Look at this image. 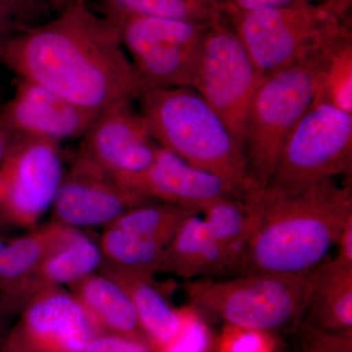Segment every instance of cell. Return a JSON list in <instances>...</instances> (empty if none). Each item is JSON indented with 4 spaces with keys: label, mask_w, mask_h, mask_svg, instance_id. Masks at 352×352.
Listing matches in <instances>:
<instances>
[{
    "label": "cell",
    "mask_w": 352,
    "mask_h": 352,
    "mask_svg": "<svg viewBox=\"0 0 352 352\" xmlns=\"http://www.w3.org/2000/svg\"><path fill=\"white\" fill-rule=\"evenodd\" d=\"M0 59L20 78L90 112L138 100L144 92L118 28L87 0H78L47 22L21 30L6 41Z\"/></svg>",
    "instance_id": "cell-1"
},
{
    "label": "cell",
    "mask_w": 352,
    "mask_h": 352,
    "mask_svg": "<svg viewBox=\"0 0 352 352\" xmlns=\"http://www.w3.org/2000/svg\"><path fill=\"white\" fill-rule=\"evenodd\" d=\"M251 232L240 274L298 275L320 264L352 217L351 185L322 180L296 194L251 185L242 197Z\"/></svg>",
    "instance_id": "cell-2"
},
{
    "label": "cell",
    "mask_w": 352,
    "mask_h": 352,
    "mask_svg": "<svg viewBox=\"0 0 352 352\" xmlns=\"http://www.w3.org/2000/svg\"><path fill=\"white\" fill-rule=\"evenodd\" d=\"M138 100L139 113L160 147L217 176L242 199L252 185L245 151L193 87L147 89Z\"/></svg>",
    "instance_id": "cell-3"
},
{
    "label": "cell",
    "mask_w": 352,
    "mask_h": 352,
    "mask_svg": "<svg viewBox=\"0 0 352 352\" xmlns=\"http://www.w3.org/2000/svg\"><path fill=\"white\" fill-rule=\"evenodd\" d=\"M339 38L320 52L264 76L259 83L250 109L245 147L254 186L265 187L270 182L285 141L316 97L329 53Z\"/></svg>",
    "instance_id": "cell-4"
},
{
    "label": "cell",
    "mask_w": 352,
    "mask_h": 352,
    "mask_svg": "<svg viewBox=\"0 0 352 352\" xmlns=\"http://www.w3.org/2000/svg\"><path fill=\"white\" fill-rule=\"evenodd\" d=\"M307 272L298 275L245 273L229 280L189 281L185 293L197 314L226 325L270 333L298 325L305 312Z\"/></svg>",
    "instance_id": "cell-5"
},
{
    "label": "cell",
    "mask_w": 352,
    "mask_h": 352,
    "mask_svg": "<svg viewBox=\"0 0 352 352\" xmlns=\"http://www.w3.org/2000/svg\"><path fill=\"white\" fill-rule=\"evenodd\" d=\"M340 3L312 2L280 8L236 9L233 31L261 78L316 54L349 32L340 24Z\"/></svg>",
    "instance_id": "cell-6"
},
{
    "label": "cell",
    "mask_w": 352,
    "mask_h": 352,
    "mask_svg": "<svg viewBox=\"0 0 352 352\" xmlns=\"http://www.w3.org/2000/svg\"><path fill=\"white\" fill-rule=\"evenodd\" d=\"M352 113L315 97L285 141L265 187L296 194L315 183L351 175Z\"/></svg>",
    "instance_id": "cell-7"
},
{
    "label": "cell",
    "mask_w": 352,
    "mask_h": 352,
    "mask_svg": "<svg viewBox=\"0 0 352 352\" xmlns=\"http://www.w3.org/2000/svg\"><path fill=\"white\" fill-rule=\"evenodd\" d=\"M110 21L118 28L144 91L194 87L204 43L212 25L138 16Z\"/></svg>",
    "instance_id": "cell-8"
},
{
    "label": "cell",
    "mask_w": 352,
    "mask_h": 352,
    "mask_svg": "<svg viewBox=\"0 0 352 352\" xmlns=\"http://www.w3.org/2000/svg\"><path fill=\"white\" fill-rule=\"evenodd\" d=\"M261 80L235 32L219 23L210 25L193 88L223 120L244 151L250 109Z\"/></svg>",
    "instance_id": "cell-9"
},
{
    "label": "cell",
    "mask_w": 352,
    "mask_h": 352,
    "mask_svg": "<svg viewBox=\"0 0 352 352\" xmlns=\"http://www.w3.org/2000/svg\"><path fill=\"white\" fill-rule=\"evenodd\" d=\"M64 173L60 143L21 139L0 162V222L36 227L52 207Z\"/></svg>",
    "instance_id": "cell-10"
},
{
    "label": "cell",
    "mask_w": 352,
    "mask_h": 352,
    "mask_svg": "<svg viewBox=\"0 0 352 352\" xmlns=\"http://www.w3.org/2000/svg\"><path fill=\"white\" fill-rule=\"evenodd\" d=\"M152 199L122 186L98 166L76 153L52 204V220L69 228L113 223L131 208Z\"/></svg>",
    "instance_id": "cell-11"
},
{
    "label": "cell",
    "mask_w": 352,
    "mask_h": 352,
    "mask_svg": "<svg viewBox=\"0 0 352 352\" xmlns=\"http://www.w3.org/2000/svg\"><path fill=\"white\" fill-rule=\"evenodd\" d=\"M21 310L4 352H85L96 336L85 308L64 288L36 294Z\"/></svg>",
    "instance_id": "cell-12"
},
{
    "label": "cell",
    "mask_w": 352,
    "mask_h": 352,
    "mask_svg": "<svg viewBox=\"0 0 352 352\" xmlns=\"http://www.w3.org/2000/svg\"><path fill=\"white\" fill-rule=\"evenodd\" d=\"M80 139L78 153L122 186L154 163L160 148L131 100L99 113Z\"/></svg>",
    "instance_id": "cell-13"
},
{
    "label": "cell",
    "mask_w": 352,
    "mask_h": 352,
    "mask_svg": "<svg viewBox=\"0 0 352 352\" xmlns=\"http://www.w3.org/2000/svg\"><path fill=\"white\" fill-rule=\"evenodd\" d=\"M98 115L38 83L20 78L12 98L0 113V124L19 138L60 143L82 138Z\"/></svg>",
    "instance_id": "cell-14"
},
{
    "label": "cell",
    "mask_w": 352,
    "mask_h": 352,
    "mask_svg": "<svg viewBox=\"0 0 352 352\" xmlns=\"http://www.w3.org/2000/svg\"><path fill=\"white\" fill-rule=\"evenodd\" d=\"M124 187L152 200L198 212L222 197L238 198L233 189L217 176L194 168L161 147L154 163L131 178Z\"/></svg>",
    "instance_id": "cell-15"
},
{
    "label": "cell",
    "mask_w": 352,
    "mask_h": 352,
    "mask_svg": "<svg viewBox=\"0 0 352 352\" xmlns=\"http://www.w3.org/2000/svg\"><path fill=\"white\" fill-rule=\"evenodd\" d=\"M307 322L325 332L352 336V264L323 261L307 272Z\"/></svg>",
    "instance_id": "cell-16"
},
{
    "label": "cell",
    "mask_w": 352,
    "mask_h": 352,
    "mask_svg": "<svg viewBox=\"0 0 352 352\" xmlns=\"http://www.w3.org/2000/svg\"><path fill=\"white\" fill-rule=\"evenodd\" d=\"M231 272H238L237 261L217 243L204 219L196 214L184 222L166 245L160 273L195 280Z\"/></svg>",
    "instance_id": "cell-17"
},
{
    "label": "cell",
    "mask_w": 352,
    "mask_h": 352,
    "mask_svg": "<svg viewBox=\"0 0 352 352\" xmlns=\"http://www.w3.org/2000/svg\"><path fill=\"white\" fill-rule=\"evenodd\" d=\"M103 258L99 244L78 233L71 242L53 252L18 289L3 308L21 310L32 296L53 288H63L98 272Z\"/></svg>",
    "instance_id": "cell-18"
},
{
    "label": "cell",
    "mask_w": 352,
    "mask_h": 352,
    "mask_svg": "<svg viewBox=\"0 0 352 352\" xmlns=\"http://www.w3.org/2000/svg\"><path fill=\"white\" fill-rule=\"evenodd\" d=\"M80 231L51 220L24 236L6 241L0 254V309L53 252L71 242Z\"/></svg>",
    "instance_id": "cell-19"
},
{
    "label": "cell",
    "mask_w": 352,
    "mask_h": 352,
    "mask_svg": "<svg viewBox=\"0 0 352 352\" xmlns=\"http://www.w3.org/2000/svg\"><path fill=\"white\" fill-rule=\"evenodd\" d=\"M69 289L85 308L95 327L148 342L131 296L113 278L98 271L71 285Z\"/></svg>",
    "instance_id": "cell-20"
},
{
    "label": "cell",
    "mask_w": 352,
    "mask_h": 352,
    "mask_svg": "<svg viewBox=\"0 0 352 352\" xmlns=\"http://www.w3.org/2000/svg\"><path fill=\"white\" fill-rule=\"evenodd\" d=\"M98 271L113 278L131 296L140 327L151 347L164 346L175 339L182 327L184 308L178 310L171 307L154 276L113 270L103 266Z\"/></svg>",
    "instance_id": "cell-21"
},
{
    "label": "cell",
    "mask_w": 352,
    "mask_h": 352,
    "mask_svg": "<svg viewBox=\"0 0 352 352\" xmlns=\"http://www.w3.org/2000/svg\"><path fill=\"white\" fill-rule=\"evenodd\" d=\"M96 12L108 19L155 17L189 21L204 25L219 23L215 0H90Z\"/></svg>",
    "instance_id": "cell-22"
},
{
    "label": "cell",
    "mask_w": 352,
    "mask_h": 352,
    "mask_svg": "<svg viewBox=\"0 0 352 352\" xmlns=\"http://www.w3.org/2000/svg\"><path fill=\"white\" fill-rule=\"evenodd\" d=\"M99 247L103 267L145 276L161 272L166 248L120 227H105Z\"/></svg>",
    "instance_id": "cell-23"
},
{
    "label": "cell",
    "mask_w": 352,
    "mask_h": 352,
    "mask_svg": "<svg viewBox=\"0 0 352 352\" xmlns=\"http://www.w3.org/2000/svg\"><path fill=\"white\" fill-rule=\"evenodd\" d=\"M199 212L190 208L150 201L127 210L111 226L120 227L166 248L184 222Z\"/></svg>",
    "instance_id": "cell-24"
},
{
    "label": "cell",
    "mask_w": 352,
    "mask_h": 352,
    "mask_svg": "<svg viewBox=\"0 0 352 352\" xmlns=\"http://www.w3.org/2000/svg\"><path fill=\"white\" fill-rule=\"evenodd\" d=\"M206 226L217 243L238 263L251 232V221L242 199L235 196L222 197L201 210Z\"/></svg>",
    "instance_id": "cell-25"
},
{
    "label": "cell",
    "mask_w": 352,
    "mask_h": 352,
    "mask_svg": "<svg viewBox=\"0 0 352 352\" xmlns=\"http://www.w3.org/2000/svg\"><path fill=\"white\" fill-rule=\"evenodd\" d=\"M317 98L352 113V39L351 32L340 36L329 53Z\"/></svg>",
    "instance_id": "cell-26"
},
{
    "label": "cell",
    "mask_w": 352,
    "mask_h": 352,
    "mask_svg": "<svg viewBox=\"0 0 352 352\" xmlns=\"http://www.w3.org/2000/svg\"><path fill=\"white\" fill-rule=\"evenodd\" d=\"M219 352H275V342L270 333L226 325Z\"/></svg>",
    "instance_id": "cell-27"
},
{
    "label": "cell",
    "mask_w": 352,
    "mask_h": 352,
    "mask_svg": "<svg viewBox=\"0 0 352 352\" xmlns=\"http://www.w3.org/2000/svg\"><path fill=\"white\" fill-rule=\"evenodd\" d=\"M36 12L25 0H0V56L6 41L3 38L14 28L23 30L30 27L25 20L36 16Z\"/></svg>",
    "instance_id": "cell-28"
},
{
    "label": "cell",
    "mask_w": 352,
    "mask_h": 352,
    "mask_svg": "<svg viewBox=\"0 0 352 352\" xmlns=\"http://www.w3.org/2000/svg\"><path fill=\"white\" fill-rule=\"evenodd\" d=\"M298 352H352V339L321 331H308L300 337Z\"/></svg>",
    "instance_id": "cell-29"
},
{
    "label": "cell",
    "mask_w": 352,
    "mask_h": 352,
    "mask_svg": "<svg viewBox=\"0 0 352 352\" xmlns=\"http://www.w3.org/2000/svg\"><path fill=\"white\" fill-rule=\"evenodd\" d=\"M149 342L145 340L126 336H95L87 344L85 352H151Z\"/></svg>",
    "instance_id": "cell-30"
},
{
    "label": "cell",
    "mask_w": 352,
    "mask_h": 352,
    "mask_svg": "<svg viewBox=\"0 0 352 352\" xmlns=\"http://www.w3.org/2000/svg\"><path fill=\"white\" fill-rule=\"evenodd\" d=\"M208 344L193 333H180L168 344L152 347L151 352H208Z\"/></svg>",
    "instance_id": "cell-31"
},
{
    "label": "cell",
    "mask_w": 352,
    "mask_h": 352,
    "mask_svg": "<svg viewBox=\"0 0 352 352\" xmlns=\"http://www.w3.org/2000/svg\"><path fill=\"white\" fill-rule=\"evenodd\" d=\"M232 1L236 9L252 11L307 3V2H312V0H232Z\"/></svg>",
    "instance_id": "cell-32"
},
{
    "label": "cell",
    "mask_w": 352,
    "mask_h": 352,
    "mask_svg": "<svg viewBox=\"0 0 352 352\" xmlns=\"http://www.w3.org/2000/svg\"><path fill=\"white\" fill-rule=\"evenodd\" d=\"M339 254L336 258L352 264V217H349L337 241Z\"/></svg>",
    "instance_id": "cell-33"
},
{
    "label": "cell",
    "mask_w": 352,
    "mask_h": 352,
    "mask_svg": "<svg viewBox=\"0 0 352 352\" xmlns=\"http://www.w3.org/2000/svg\"><path fill=\"white\" fill-rule=\"evenodd\" d=\"M38 13L55 11L60 13L78 0H25Z\"/></svg>",
    "instance_id": "cell-34"
},
{
    "label": "cell",
    "mask_w": 352,
    "mask_h": 352,
    "mask_svg": "<svg viewBox=\"0 0 352 352\" xmlns=\"http://www.w3.org/2000/svg\"><path fill=\"white\" fill-rule=\"evenodd\" d=\"M21 139L0 124V162L10 154Z\"/></svg>",
    "instance_id": "cell-35"
},
{
    "label": "cell",
    "mask_w": 352,
    "mask_h": 352,
    "mask_svg": "<svg viewBox=\"0 0 352 352\" xmlns=\"http://www.w3.org/2000/svg\"><path fill=\"white\" fill-rule=\"evenodd\" d=\"M6 226L0 222V239H3L4 230H6Z\"/></svg>",
    "instance_id": "cell-36"
},
{
    "label": "cell",
    "mask_w": 352,
    "mask_h": 352,
    "mask_svg": "<svg viewBox=\"0 0 352 352\" xmlns=\"http://www.w3.org/2000/svg\"><path fill=\"white\" fill-rule=\"evenodd\" d=\"M6 245V240L0 239V254H1L2 251H3L4 247Z\"/></svg>",
    "instance_id": "cell-37"
},
{
    "label": "cell",
    "mask_w": 352,
    "mask_h": 352,
    "mask_svg": "<svg viewBox=\"0 0 352 352\" xmlns=\"http://www.w3.org/2000/svg\"><path fill=\"white\" fill-rule=\"evenodd\" d=\"M0 314H3V312L1 311V309H0Z\"/></svg>",
    "instance_id": "cell-38"
}]
</instances>
